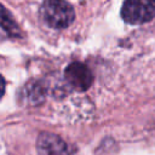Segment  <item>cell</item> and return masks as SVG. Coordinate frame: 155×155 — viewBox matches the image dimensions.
<instances>
[{"instance_id": "6da1fadb", "label": "cell", "mask_w": 155, "mask_h": 155, "mask_svg": "<svg viewBox=\"0 0 155 155\" xmlns=\"http://www.w3.org/2000/svg\"><path fill=\"white\" fill-rule=\"evenodd\" d=\"M40 16L48 27L64 29L75 19V11L65 0H45L40 7Z\"/></svg>"}, {"instance_id": "7a4b0ae2", "label": "cell", "mask_w": 155, "mask_h": 155, "mask_svg": "<svg viewBox=\"0 0 155 155\" xmlns=\"http://www.w3.org/2000/svg\"><path fill=\"white\" fill-rule=\"evenodd\" d=\"M121 17L128 24H143L155 17V0H125Z\"/></svg>"}, {"instance_id": "3957f363", "label": "cell", "mask_w": 155, "mask_h": 155, "mask_svg": "<svg viewBox=\"0 0 155 155\" xmlns=\"http://www.w3.org/2000/svg\"><path fill=\"white\" fill-rule=\"evenodd\" d=\"M64 78L67 82L76 91H86L93 81V75L87 65L80 62L70 63L64 70Z\"/></svg>"}, {"instance_id": "277c9868", "label": "cell", "mask_w": 155, "mask_h": 155, "mask_svg": "<svg viewBox=\"0 0 155 155\" xmlns=\"http://www.w3.org/2000/svg\"><path fill=\"white\" fill-rule=\"evenodd\" d=\"M39 155H69L68 147L64 140L53 133L42 132L36 140Z\"/></svg>"}, {"instance_id": "5b68a950", "label": "cell", "mask_w": 155, "mask_h": 155, "mask_svg": "<svg viewBox=\"0 0 155 155\" xmlns=\"http://www.w3.org/2000/svg\"><path fill=\"white\" fill-rule=\"evenodd\" d=\"M1 27L10 36H19L21 35L19 27L12 18L11 13L7 12L5 6H1Z\"/></svg>"}, {"instance_id": "8992f818", "label": "cell", "mask_w": 155, "mask_h": 155, "mask_svg": "<svg viewBox=\"0 0 155 155\" xmlns=\"http://www.w3.org/2000/svg\"><path fill=\"white\" fill-rule=\"evenodd\" d=\"M25 94H24V98L29 102V103H38L44 97V92H42V87H40L39 84H30L25 87Z\"/></svg>"}]
</instances>
